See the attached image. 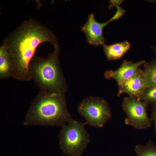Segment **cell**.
<instances>
[{
  "label": "cell",
  "instance_id": "8992f818",
  "mask_svg": "<svg viewBox=\"0 0 156 156\" xmlns=\"http://www.w3.org/2000/svg\"><path fill=\"white\" fill-rule=\"evenodd\" d=\"M147 105L141 100L129 96L125 97L122 106L127 117L125 122L138 129L150 127L152 120L147 114Z\"/></svg>",
  "mask_w": 156,
  "mask_h": 156
},
{
  "label": "cell",
  "instance_id": "e0dca14e",
  "mask_svg": "<svg viewBox=\"0 0 156 156\" xmlns=\"http://www.w3.org/2000/svg\"><path fill=\"white\" fill-rule=\"evenodd\" d=\"M155 51H156V49H155Z\"/></svg>",
  "mask_w": 156,
  "mask_h": 156
},
{
  "label": "cell",
  "instance_id": "9a60e30c",
  "mask_svg": "<svg viewBox=\"0 0 156 156\" xmlns=\"http://www.w3.org/2000/svg\"><path fill=\"white\" fill-rule=\"evenodd\" d=\"M152 110L151 118L154 122V129L156 133V103L152 104Z\"/></svg>",
  "mask_w": 156,
  "mask_h": 156
},
{
  "label": "cell",
  "instance_id": "3957f363",
  "mask_svg": "<svg viewBox=\"0 0 156 156\" xmlns=\"http://www.w3.org/2000/svg\"><path fill=\"white\" fill-rule=\"evenodd\" d=\"M53 51L46 58L34 56L29 68L32 79L40 90L64 93L65 81L59 62V47L53 46Z\"/></svg>",
  "mask_w": 156,
  "mask_h": 156
},
{
  "label": "cell",
  "instance_id": "9c48e42d",
  "mask_svg": "<svg viewBox=\"0 0 156 156\" xmlns=\"http://www.w3.org/2000/svg\"><path fill=\"white\" fill-rule=\"evenodd\" d=\"M145 63L144 60L133 63L124 60L118 68L115 70L106 71L104 76L107 79H112L117 82L125 81L132 77L139 69V67Z\"/></svg>",
  "mask_w": 156,
  "mask_h": 156
},
{
  "label": "cell",
  "instance_id": "277c9868",
  "mask_svg": "<svg viewBox=\"0 0 156 156\" xmlns=\"http://www.w3.org/2000/svg\"><path fill=\"white\" fill-rule=\"evenodd\" d=\"M85 123L73 119L62 126L58 135L59 145L65 156H81L90 142Z\"/></svg>",
  "mask_w": 156,
  "mask_h": 156
},
{
  "label": "cell",
  "instance_id": "8fae6325",
  "mask_svg": "<svg viewBox=\"0 0 156 156\" xmlns=\"http://www.w3.org/2000/svg\"><path fill=\"white\" fill-rule=\"evenodd\" d=\"M12 76V62L9 51L3 44L0 47V78L7 79Z\"/></svg>",
  "mask_w": 156,
  "mask_h": 156
},
{
  "label": "cell",
  "instance_id": "6da1fadb",
  "mask_svg": "<svg viewBox=\"0 0 156 156\" xmlns=\"http://www.w3.org/2000/svg\"><path fill=\"white\" fill-rule=\"evenodd\" d=\"M51 43L53 46L58 42L54 33L39 22L32 19L25 21L4 40L12 62V76L20 81L32 79L29 63L36 49L41 43Z\"/></svg>",
  "mask_w": 156,
  "mask_h": 156
},
{
  "label": "cell",
  "instance_id": "4fadbf2b",
  "mask_svg": "<svg viewBox=\"0 0 156 156\" xmlns=\"http://www.w3.org/2000/svg\"><path fill=\"white\" fill-rule=\"evenodd\" d=\"M135 150L137 156H156V145L150 140L144 145H137Z\"/></svg>",
  "mask_w": 156,
  "mask_h": 156
},
{
  "label": "cell",
  "instance_id": "7a4b0ae2",
  "mask_svg": "<svg viewBox=\"0 0 156 156\" xmlns=\"http://www.w3.org/2000/svg\"><path fill=\"white\" fill-rule=\"evenodd\" d=\"M73 119L64 93L40 90L28 110L23 124L62 127Z\"/></svg>",
  "mask_w": 156,
  "mask_h": 156
},
{
  "label": "cell",
  "instance_id": "7c38bea8",
  "mask_svg": "<svg viewBox=\"0 0 156 156\" xmlns=\"http://www.w3.org/2000/svg\"><path fill=\"white\" fill-rule=\"evenodd\" d=\"M142 72L146 87L156 85V58L145 63Z\"/></svg>",
  "mask_w": 156,
  "mask_h": 156
},
{
  "label": "cell",
  "instance_id": "ba28073f",
  "mask_svg": "<svg viewBox=\"0 0 156 156\" xmlns=\"http://www.w3.org/2000/svg\"><path fill=\"white\" fill-rule=\"evenodd\" d=\"M118 86V96L126 93L129 96L141 100L146 87L145 85L142 70L139 69L131 78L125 81L117 82Z\"/></svg>",
  "mask_w": 156,
  "mask_h": 156
},
{
  "label": "cell",
  "instance_id": "2e32d148",
  "mask_svg": "<svg viewBox=\"0 0 156 156\" xmlns=\"http://www.w3.org/2000/svg\"><path fill=\"white\" fill-rule=\"evenodd\" d=\"M123 1V0H110L108 8L110 9L113 7H115L117 8L120 6V5Z\"/></svg>",
  "mask_w": 156,
  "mask_h": 156
},
{
  "label": "cell",
  "instance_id": "5b68a950",
  "mask_svg": "<svg viewBox=\"0 0 156 156\" xmlns=\"http://www.w3.org/2000/svg\"><path fill=\"white\" fill-rule=\"evenodd\" d=\"M77 111L85 120V124L102 128L112 117L111 109L104 99L90 96L83 100L78 105Z\"/></svg>",
  "mask_w": 156,
  "mask_h": 156
},
{
  "label": "cell",
  "instance_id": "5bb4252c",
  "mask_svg": "<svg viewBox=\"0 0 156 156\" xmlns=\"http://www.w3.org/2000/svg\"><path fill=\"white\" fill-rule=\"evenodd\" d=\"M141 100L147 105L156 103V85L146 87Z\"/></svg>",
  "mask_w": 156,
  "mask_h": 156
},
{
  "label": "cell",
  "instance_id": "52a82bcc",
  "mask_svg": "<svg viewBox=\"0 0 156 156\" xmlns=\"http://www.w3.org/2000/svg\"><path fill=\"white\" fill-rule=\"evenodd\" d=\"M121 17V14L116 12L110 19L104 23H101L96 21L93 13L90 14L87 22L81 29L86 36L88 42L95 46L104 45L103 28L109 23Z\"/></svg>",
  "mask_w": 156,
  "mask_h": 156
},
{
  "label": "cell",
  "instance_id": "30bf717a",
  "mask_svg": "<svg viewBox=\"0 0 156 156\" xmlns=\"http://www.w3.org/2000/svg\"><path fill=\"white\" fill-rule=\"evenodd\" d=\"M104 52L109 60H115L121 57L129 49L130 43L127 41L111 45H103Z\"/></svg>",
  "mask_w": 156,
  "mask_h": 156
}]
</instances>
